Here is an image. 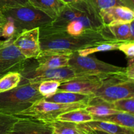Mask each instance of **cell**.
<instances>
[{
    "label": "cell",
    "instance_id": "6da1fadb",
    "mask_svg": "<svg viewBox=\"0 0 134 134\" xmlns=\"http://www.w3.org/2000/svg\"><path fill=\"white\" fill-rule=\"evenodd\" d=\"M103 30L104 28L99 31H90L80 35H72L62 29L56 28L49 24L39 28L41 51L74 52L93 47L97 43L113 41L105 34Z\"/></svg>",
    "mask_w": 134,
    "mask_h": 134
},
{
    "label": "cell",
    "instance_id": "7a4b0ae2",
    "mask_svg": "<svg viewBox=\"0 0 134 134\" xmlns=\"http://www.w3.org/2000/svg\"><path fill=\"white\" fill-rule=\"evenodd\" d=\"M71 21L81 22L88 31H99L105 27L99 11L90 0H81L65 4L61 13L53 20L51 26L63 29Z\"/></svg>",
    "mask_w": 134,
    "mask_h": 134
},
{
    "label": "cell",
    "instance_id": "3957f363",
    "mask_svg": "<svg viewBox=\"0 0 134 134\" xmlns=\"http://www.w3.org/2000/svg\"><path fill=\"white\" fill-rule=\"evenodd\" d=\"M39 82L19 85L17 87L0 93V113L18 116L44 97L38 92Z\"/></svg>",
    "mask_w": 134,
    "mask_h": 134
},
{
    "label": "cell",
    "instance_id": "277c9868",
    "mask_svg": "<svg viewBox=\"0 0 134 134\" xmlns=\"http://www.w3.org/2000/svg\"><path fill=\"white\" fill-rule=\"evenodd\" d=\"M69 66L76 76L93 75L109 77L115 75H125L126 68L116 66L89 56H80L77 52L72 53Z\"/></svg>",
    "mask_w": 134,
    "mask_h": 134
},
{
    "label": "cell",
    "instance_id": "5b68a950",
    "mask_svg": "<svg viewBox=\"0 0 134 134\" xmlns=\"http://www.w3.org/2000/svg\"><path fill=\"white\" fill-rule=\"evenodd\" d=\"M22 76L19 85L35 83L46 80H54L62 82L77 77L69 66L60 68H47L39 66L34 58L27 59L23 68L19 72Z\"/></svg>",
    "mask_w": 134,
    "mask_h": 134
},
{
    "label": "cell",
    "instance_id": "8992f818",
    "mask_svg": "<svg viewBox=\"0 0 134 134\" xmlns=\"http://www.w3.org/2000/svg\"><path fill=\"white\" fill-rule=\"evenodd\" d=\"M2 13L5 18H10L14 22L18 34L24 30L48 26L54 20L30 4L8 9Z\"/></svg>",
    "mask_w": 134,
    "mask_h": 134
},
{
    "label": "cell",
    "instance_id": "52a82bcc",
    "mask_svg": "<svg viewBox=\"0 0 134 134\" xmlns=\"http://www.w3.org/2000/svg\"><path fill=\"white\" fill-rule=\"evenodd\" d=\"M93 95L113 103L119 99L134 98V80L126 75H115L106 77Z\"/></svg>",
    "mask_w": 134,
    "mask_h": 134
},
{
    "label": "cell",
    "instance_id": "ba28073f",
    "mask_svg": "<svg viewBox=\"0 0 134 134\" xmlns=\"http://www.w3.org/2000/svg\"><path fill=\"white\" fill-rule=\"evenodd\" d=\"M86 106V104L85 103L64 104L48 102L43 98L35 102L17 116H27L45 122H52L64 113L76 109L85 108Z\"/></svg>",
    "mask_w": 134,
    "mask_h": 134
},
{
    "label": "cell",
    "instance_id": "9c48e42d",
    "mask_svg": "<svg viewBox=\"0 0 134 134\" xmlns=\"http://www.w3.org/2000/svg\"><path fill=\"white\" fill-rule=\"evenodd\" d=\"M13 39L0 41V78L9 72H20L27 60L14 45Z\"/></svg>",
    "mask_w": 134,
    "mask_h": 134
},
{
    "label": "cell",
    "instance_id": "30bf717a",
    "mask_svg": "<svg viewBox=\"0 0 134 134\" xmlns=\"http://www.w3.org/2000/svg\"><path fill=\"white\" fill-rule=\"evenodd\" d=\"M106 77H107L77 76L71 79L61 82L58 90L73 92L82 94H94L99 89Z\"/></svg>",
    "mask_w": 134,
    "mask_h": 134
},
{
    "label": "cell",
    "instance_id": "8fae6325",
    "mask_svg": "<svg viewBox=\"0 0 134 134\" xmlns=\"http://www.w3.org/2000/svg\"><path fill=\"white\" fill-rule=\"evenodd\" d=\"M13 44L26 59L35 58L41 52L39 28L19 33L13 39Z\"/></svg>",
    "mask_w": 134,
    "mask_h": 134
},
{
    "label": "cell",
    "instance_id": "7c38bea8",
    "mask_svg": "<svg viewBox=\"0 0 134 134\" xmlns=\"http://www.w3.org/2000/svg\"><path fill=\"white\" fill-rule=\"evenodd\" d=\"M9 134H55L50 122L19 116Z\"/></svg>",
    "mask_w": 134,
    "mask_h": 134
},
{
    "label": "cell",
    "instance_id": "4fadbf2b",
    "mask_svg": "<svg viewBox=\"0 0 134 134\" xmlns=\"http://www.w3.org/2000/svg\"><path fill=\"white\" fill-rule=\"evenodd\" d=\"M99 14L105 26L120 23H130L133 21L134 12L125 6H114L102 9Z\"/></svg>",
    "mask_w": 134,
    "mask_h": 134
},
{
    "label": "cell",
    "instance_id": "5bb4252c",
    "mask_svg": "<svg viewBox=\"0 0 134 134\" xmlns=\"http://www.w3.org/2000/svg\"><path fill=\"white\" fill-rule=\"evenodd\" d=\"M73 52L58 51H41L35 59L39 66L47 68H60L69 66V61Z\"/></svg>",
    "mask_w": 134,
    "mask_h": 134
},
{
    "label": "cell",
    "instance_id": "9a60e30c",
    "mask_svg": "<svg viewBox=\"0 0 134 134\" xmlns=\"http://www.w3.org/2000/svg\"><path fill=\"white\" fill-rule=\"evenodd\" d=\"M85 109L90 113L94 118L103 117L120 112L114 108L113 103L107 102L102 98L94 96L89 100Z\"/></svg>",
    "mask_w": 134,
    "mask_h": 134
},
{
    "label": "cell",
    "instance_id": "2e32d148",
    "mask_svg": "<svg viewBox=\"0 0 134 134\" xmlns=\"http://www.w3.org/2000/svg\"><path fill=\"white\" fill-rule=\"evenodd\" d=\"M93 94H82L69 91H58L52 96L44 98L48 102H56L64 104H73V103H85L87 104Z\"/></svg>",
    "mask_w": 134,
    "mask_h": 134
},
{
    "label": "cell",
    "instance_id": "e0dca14e",
    "mask_svg": "<svg viewBox=\"0 0 134 134\" xmlns=\"http://www.w3.org/2000/svg\"><path fill=\"white\" fill-rule=\"evenodd\" d=\"M79 125L82 128L98 130L110 134H134V129L100 120H92L88 122L79 124Z\"/></svg>",
    "mask_w": 134,
    "mask_h": 134
},
{
    "label": "cell",
    "instance_id": "ac0fdd59",
    "mask_svg": "<svg viewBox=\"0 0 134 134\" xmlns=\"http://www.w3.org/2000/svg\"><path fill=\"white\" fill-rule=\"evenodd\" d=\"M107 29L115 41H134L133 21L107 26Z\"/></svg>",
    "mask_w": 134,
    "mask_h": 134
},
{
    "label": "cell",
    "instance_id": "d6986e66",
    "mask_svg": "<svg viewBox=\"0 0 134 134\" xmlns=\"http://www.w3.org/2000/svg\"><path fill=\"white\" fill-rule=\"evenodd\" d=\"M28 1L31 6L41 10L53 19L59 15L65 5L60 0H28Z\"/></svg>",
    "mask_w": 134,
    "mask_h": 134
},
{
    "label": "cell",
    "instance_id": "ffe728a7",
    "mask_svg": "<svg viewBox=\"0 0 134 134\" xmlns=\"http://www.w3.org/2000/svg\"><path fill=\"white\" fill-rule=\"evenodd\" d=\"M56 120L82 124L94 120V116L85 108L76 109L59 115Z\"/></svg>",
    "mask_w": 134,
    "mask_h": 134
},
{
    "label": "cell",
    "instance_id": "44dd1931",
    "mask_svg": "<svg viewBox=\"0 0 134 134\" xmlns=\"http://www.w3.org/2000/svg\"><path fill=\"white\" fill-rule=\"evenodd\" d=\"M94 120L108 122L123 127L134 129V115L126 112H119L113 115L94 118Z\"/></svg>",
    "mask_w": 134,
    "mask_h": 134
},
{
    "label": "cell",
    "instance_id": "7402d4cb",
    "mask_svg": "<svg viewBox=\"0 0 134 134\" xmlns=\"http://www.w3.org/2000/svg\"><path fill=\"white\" fill-rule=\"evenodd\" d=\"M55 134H85L86 131L79 124L55 120L50 122Z\"/></svg>",
    "mask_w": 134,
    "mask_h": 134
},
{
    "label": "cell",
    "instance_id": "603a6c76",
    "mask_svg": "<svg viewBox=\"0 0 134 134\" xmlns=\"http://www.w3.org/2000/svg\"><path fill=\"white\" fill-rule=\"evenodd\" d=\"M122 42L119 41H106L102 42L96 44L93 47L88 48H83L77 51L79 55L82 56H89L92 54L98 52H105V51H111L118 50L119 45Z\"/></svg>",
    "mask_w": 134,
    "mask_h": 134
},
{
    "label": "cell",
    "instance_id": "cb8c5ba5",
    "mask_svg": "<svg viewBox=\"0 0 134 134\" xmlns=\"http://www.w3.org/2000/svg\"><path fill=\"white\" fill-rule=\"evenodd\" d=\"M22 76L18 71H11L0 78V93L5 92L17 87L21 81Z\"/></svg>",
    "mask_w": 134,
    "mask_h": 134
},
{
    "label": "cell",
    "instance_id": "d4e9b609",
    "mask_svg": "<svg viewBox=\"0 0 134 134\" xmlns=\"http://www.w3.org/2000/svg\"><path fill=\"white\" fill-rule=\"evenodd\" d=\"M61 82L54 80H46L39 82L37 90L44 98L49 97L58 91Z\"/></svg>",
    "mask_w": 134,
    "mask_h": 134
},
{
    "label": "cell",
    "instance_id": "484cf974",
    "mask_svg": "<svg viewBox=\"0 0 134 134\" xmlns=\"http://www.w3.org/2000/svg\"><path fill=\"white\" fill-rule=\"evenodd\" d=\"M19 116L0 113V134H9L12 127Z\"/></svg>",
    "mask_w": 134,
    "mask_h": 134
},
{
    "label": "cell",
    "instance_id": "4316f807",
    "mask_svg": "<svg viewBox=\"0 0 134 134\" xmlns=\"http://www.w3.org/2000/svg\"><path fill=\"white\" fill-rule=\"evenodd\" d=\"M113 105L117 111L134 115V98L119 99L113 102Z\"/></svg>",
    "mask_w": 134,
    "mask_h": 134
},
{
    "label": "cell",
    "instance_id": "83f0119b",
    "mask_svg": "<svg viewBox=\"0 0 134 134\" xmlns=\"http://www.w3.org/2000/svg\"><path fill=\"white\" fill-rule=\"evenodd\" d=\"M18 34L14 22L10 18H6V22L1 27V35L5 39L14 38Z\"/></svg>",
    "mask_w": 134,
    "mask_h": 134
},
{
    "label": "cell",
    "instance_id": "f1b7e54d",
    "mask_svg": "<svg viewBox=\"0 0 134 134\" xmlns=\"http://www.w3.org/2000/svg\"><path fill=\"white\" fill-rule=\"evenodd\" d=\"M27 5H30L28 0H0V10L4 11Z\"/></svg>",
    "mask_w": 134,
    "mask_h": 134
},
{
    "label": "cell",
    "instance_id": "f546056e",
    "mask_svg": "<svg viewBox=\"0 0 134 134\" xmlns=\"http://www.w3.org/2000/svg\"><path fill=\"white\" fill-rule=\"evenodd\" d=\"M90 1L98 11L111 7L122 5L120 0H90Z\"/></svg>",
    "mask_w": 134,
    "mask_h": 134
},
{
    "label": "cell",
    "instance_id": "4dcf8cb0",
    "mask_svg": "<svg viewBox=\"0 0 134 134\" xmlns=\"http://www.w3.org/2000/svg\"><path fill=\"white\" fill-rule=\"evenodd\" d=\"M118 50L124 53L127 58H132L134 56V41L122 42Z\"/></svg>",
    "mask_w": 134,
    "mask_h": 134
},
{
    "label": "cell",
    "instance_id": "1f68e13d",
    "mask_svg": "<svg viewBox=\"0 0 134 134\" xmlns=\"http://www.w3.org/2000/svg\"><path fill=\"white\" fill-rule=\"evenodd\" d=\"M126 75L130 79L134 80V58L128 59V65L126 68Z\"/></svg>",
    "mask_w": 134,
    "mask_h": 134
},
{
    "label": "cell",
    "instance_id": "d6a6232c",
    "mask_svg": "<svg viewBox=\"0 0 134 134\" xmlns=\"http://www.w3.org/2000/svg\"><path fill=\"white\" fill-rule=\"evenodd\" d=\"M122 6L127 7L132 10L134 9V0H120Z\"/></svg>",
    "mask_w": 134,
    "mask_h": 134
},
{
    "label": "cell",
    "instance_id": "836d02e7",
    "mask_svg": "<svg viewBox=\"0 0 134 134\" xmlns=\"http://www.w3.org/2000/svg\"><path fill=\"white\" fill-rule=\"evenodd\" d=\"M81 128H82V129L85 130L86 131V132H88L89 134H110L109 133H107V132H103V131L98 130H92V129H89V128H82V127H81Z\"/></svg>",
    "mask_w": 134,
    "mask_h": 134
},
{
    "label": "cell",
    "instance_id": "e575fe53",
    "mask_svg": "<svg viewBox=\"0 0 134 134\" xmlns=\"http://www.w3.org/2000/svg\"><path fill=\"white\" fill-rule=\"evenodd\" d=\"M5 22H6V18L5 17L4 14H3L2 11L0 10V28L5 24Z\"/></svg>",
    "mask_w": 134,
    "mask_h": 134
},
{
    "label": "cell",
    "instance_id": "d590c367",
    "mask_svg": "<svg viewBox=\"0 0 134 134\" xmlns=\"http://www.w3.org/2000/svg\"><path fill=\"white\" fill-rule=\"evenodd\" d=\"M60 1H62L64 4H68V3H71L76 2V1H81V0H60Z\"/></svg>",
    "mask_w": 134,
    "mask_h": 134
},
{
    "label": "cell",
    "instance_id": "8d00e7d4",
    "mask_svg": "<svg viewBox=\"0 0 134 134\" xmlns=\"http://www.w3.org/2000/svg\"><path fill=\"white\" fill-rule=\"evenodd\" d=\"M1 28H0V38H1ZM1 41V40H0Z\"/></svg>",
    "mask_w": 134,
    "mask_h": 134
},
{
    "label": "cell",
    "instance_id": "74e56055",
    "mask_svg": "<svg viewBox=\"0 0 134 134\" xmlns=\"http://www.w3.org/2000/svg\"><path fill=\"white\" fill-rule=\"evenodd\" d=\"M85 134H89V133H88V132H86V133H85Z\"/></svg>",
    "mask_w": 134,
    "mask_h": 134
}]
</instances>
